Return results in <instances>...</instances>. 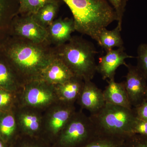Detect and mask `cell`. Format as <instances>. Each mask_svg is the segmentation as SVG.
<instances>
[{
    "label": "cell",
    "instance_id": "13",
    "mask_svg": "<svg viewBox=\"0 0 147 147\" xmlns=\"http://www.w3.org/2000/svg\"><path fill=\"white\" fill-rule=\"evenodd\" d=\"M74 76L63 61L56 55L42 71L39 79L55 86L64 83Z\"/></svg>",
    "mask_w": 147,
    "mask_h": 147
},
{
    "label": "cell",
    "instance_id": "16",
    "mask_svg": "<svg viewBox=\"0 0 147 147\" xmlns=\"http://www.w3.org/2000/svg\"><path fill=\"white\" fill-rule=\"evenodd\" d=\"M19 119L21 134L43 138L42 118L37 113L32 111H24L21 113Z\"/></svg>",
    "mask_w": 147,
    "mask_h": 147
},
{
    "label": "cell",
    "instance_id": "21",
    "mask_svg": "<svg viewBox=\"0 0 147 147\" xmlns=\"http://www.w3.org/2000/svg\"><path fill=\"white\" fill-rule=\"evenodd\" d=\"M16 121L13 115H6L0 120V134L6 140H9L14 136L16 131Z\"/></svg>",
    "mask_w": 147,
    "mask_h": 147
},
{
    "label": "cell",
    "instance_id": "24",
    "mask_svg": "<svg viewBox=\"0 0 147 147\" xmlns=\"http://www.w3.org/2000/svg\"><path fill=\"white\" fill-rule=\"evenodd\" d=\"M136 66L147 79V44L142 43L137 49Z\"/></svg>",
    "mask_w": 147,
    "mask_h": 147
},
{
    "label": "cell",
    "instance_id": "31",
    "mask_svg": "<svg viewBox=\"0 0 147 147\" xmlns=\"http://www.w3.org/2000/svg\"><path fill=\"white\" fill-rule=\"evenodd\" d=\"M145 99H146V100H147V90L146 92V95H145Z\"/></svg>",
    "mask_w": 147,
    "mask_h": 147
},
{
    "label": "cell",
    "instance_id": "1",
    "mask_svg": "<svg viewBox=\"0 0 147 147\" xmlns=\"http://www.w3.org/2000/svg\"><path fill=\"white\" fill-rule=\"evenodd\" d=\"M73 15L75 31L97 41L98 35L114 21L115 11L107 0H62Z\"/></svg>",
    "mask_w": 147,
    "mask_h": 147
},
{
    "label": "cell",
    "instance_id": "10",
    "mask_svg": "<svg viewBox=\"0 0 147 147\" xmlns=\"http://www.w3.org/2000/svg\"><path fill=\"white\" fill-rule=\"evenodd\" d=\"M135 57L127 55L124 47L113 49L106 52V54L99 59L97 65V71L100 74L103 80L115 78L116 71L121 65H127L125 60Z\"/></svg>",
    "mask_w": 147,
    "mask_h": 147
},
{
    "label": "cell",
    "instance_id": "11",
    "mask_svg": "<svg viewBox=\"0 0 147 147\" xmlns=\"http://www.w3.org/2000/svg\"><path fill=\"white\" fill-rule=\"evenodd\" d=\"M77 100L82 108L88 110L90 115L97 113L105 104L103 91L91 80L84 81V86Z\"/></svg>",
    "mask_w": 147,
    "mask_h": 147
},
{
    "label": "cell",
    "instance_id": "30",
    "mask_svg": "<svg viewBox=\"0 0 147 147\" xmlns=\"http://www.w3.org/2000/svg\"><path fill=\"white\" fill-rule=\"evenodd\" d=\"M0 147H5L2 140L1 139H0Z\"/></svg>",
    "mask_w": 147,
    "mask_h": 147
},
{
    "label": "cell",
    "instance_id": "29",
    "mask_svg": "<svg viewBox=\"0 0 147 147\" xmlns=\"http://www.w3.org/2000/svg\"><path fill=\"white\" fill-rule=\"evenodd\" d=\"M12 96L6 91L0 90V108H4L11 102Z\"/></svg>",
    "mask_w": 147,
    "mask_h": 147
},
{
    "label": "cell",
    "instance_id": "23",
    "mask_svg": "<svg viewBox=\"0 0 147 147\" xmlns=\"http://www.w3.org/2000/svg\"><path fill=\"white\" fill-rule=\"evenodd\" d=\"M13 74L6 65L0 62V88L10 89L16 85Z\"/></svg>",
    "mask_w": 147,
    "mask_h": 147
},
{
    "label": "cell",
    "instance_id": "22",
    "mask_svg": "<svg viewBox=\"0 0 147 147\" xmlns=\"http://www.w3.org/2000/svg\"><path fill=\"white\" fill-rule=\"evenodd\" d=\"M15 147H53L52 145L42 137H32L21 134L18 137Z\"/></svg>",
    "mask_w": 147,
    "mask_h": 147
},
{
    "label": "cell",
    "instance_id": "28",
    "mask_svg": "<svg viewBox=\"0 0 147 147\" xmlns=\"http://www.w3.org/2000/svg\"><path fill=\"white\" fill-rule=\"evenodd\" d=\"M137 118L147 121V100L144 99L140 104L133 108Z\"/></svg>",
    "mask_w": 147,
    "mask_h": 147
},
{
    "label": "cell",
    "instance_id": "26",
    "mask_svg": "<svg viewBox=\"0 0 147 147\" xmlns=\"http://www.w3.org/2000/svg\"><path fill=\"white\" fill-rule=\"evenodd\" d=\"M124 147H147V136L130 134L125 138Z\"/></svg>",
    "mask_w": 147,
    "mask_h": 147
},
{
    "label": "cell",
    "instance_id": "15",
    "mask_svg": "<svg viewBox=\"0 0 147 147\" xmlns=\"http://www.w3.org/2000/svg\"><path fill=\"white\" fill-rule=\"evenodd\" d=\"M84 81L74 76L63 84L55 86L58 99L61 102L73 104L82 92Z\"/></svg>",
    "mask_w": 147,
    "mask_h": 147
},
{
    "label": "cell",
    "instance_id": "12",
    "mask_svg": "<svg viewBox=\"0 0 147 147\" xmlns=\"http://www.w3.org/2000/svg\"><path fill=\"white\" fill-rule=\"evenodd\" d=\"M48 42L59 46L68 42L75 31L73 18H59L54 20L47 28Z\"/></svg>",
    "mask_w": 147,
    "mask_h": 147
},
{
    "label": "cell",
    "instance_id": "27",
    "mask_svg": "<svg viewBox=\"0 0 147 147\" xmlns=\"http://www.w3.org/2000/svg\"><path fill=\"white\" fill-rule=\"evenodd\" d=\"M131 134H138L147 136V121L136 117L131 129Z\"/></svg>",
    "mask_w": 147,
    "mask_h": 147
},
{
    "label": "cell",
    "instance_id": "4",
    "mask_svg": "<svg viewBox=\"0 0 147 147\" xmlns=\"http://www.w3.org/2000/svg\"><path fill=\"white\" fill-rule=\"evenodd\" d=\"M90 117L98 134L125 138L131 134V127L136 118L133 108L108 103Z\"/></svg>",
    "mask_w": 147,
    "mask_h": 147
},
{
    "label": "cell",
    "instance_id": "19",
    "mask_svg": "<svg viewBox=\"0 0 147 147\" xmlns=\"http://www.w3.org/2000/svg\"><path fill=\"white\" fill-rule=\"evenodd\" d=\"M125 137L98 134L83 147H124Z\"/></svg>",
    "mask_w": 147,
    "mask_h": 147
},
{
    "label": "cell",
    "instance_id": "25",
    "mask_svg": "<svg viewBox=\"0 0 147 147\" xmlns=\"http://www.w3.org/2000/svg\"><path fill=\"white\" fill-rule=\"evenodd\" d=\"M108 2L114 9L117 15V26L120 29L122 30L123 19L127 0H107Z\"/></svg>",
    "mask_w": 147,
    "mask_h": 147
},
{
    "label": "cell",
    "instance_id": "7",
    "mask_svg": "<svg viewBox=\"0 0 147 147\" xmlns=\"http://www.w3.org/2000/svg\"><path fill=\"white\" fill-rule=\"evenodd\" d=\"M75 112L73 104L61 102L50 113L44 129L43 138L53 144Z\"/></svg>",
    "mask_w": 147,
    "mask_h": 147
},
{
    "label": "cell",
    "instance_id": "17",
    "mask_svg": "<svg viewBox=\"0 0 147 147\" xmlns=\"http://www.w3.org/2000/svg\"><path fill=\"white\" fill-rule=\"evenodd\" d=\"M121 31V30L117 26L110 30L106 28L103 29L99 34L96 42L106 52L115 48L123 47Z\"/></svg>",
    "mask_w": 147,
    "mask_h": 147
},
{
    "label": "cell",
    "instance_id": "9",
    "mask_svg": "<svg viewBox=\"0 0 147 147\" xmlns=\"http://www.w3.org/2000/svg\"><path fill=\"white\" fill-rule=\"evenodd\" d=\"M14 32L19 38L33 43L48 42L47 29L38 24L33 15L18 19L14 25Z\"/></svg>",
    "mask_w": 147,
    "mask_h": 147
},
{
    "label": "cell",
    "instance_id": "3",
    "mask_svg": "<svg viewBox=\"0 0 147 147\" xmlns=\"http://www.w3.org/2000/svg\"><path fill=\"white\" fill-rule=\"evenodd\" d=\"M55 51L74 76L84 81L93 79L97 72L95 56L98 52L92 42L82 37L73 36L68 42L56 46Z\"/></svg>",
    "mask_w": 147,
    "mask_h": 147
},
{
    "label": "cell",
    "instance_id": "2",
    "mask_svg": "<svg viewBox=\"0 0 147 147\" xmlns=\"http://www.w3.org/2000/svg\"><path fill=\"white\" fill-rule=\"evenodd\" d=\"M48 42L37 44L19 39L8 47L7 55L27 82L39 79L43 70L56 57Z\"/></svg>",
    "mask_w": 147,
    "mask_h": 147
},
{
    "label": "cell",
    "instance_id": "20",
    "mask_svg": "<svg viewBox=\"0 0 147 147\" xmlns=\"http://www.w3.org/2000/svg\"><path fill=\"white\" fill-rule=\"evenodd\" d=\"M54 0H19V11L26 15H34L42 7Z\"/></svg>",
    "mask_w": 147,
    "mask_h": 147
},
{
    "label": "cell",
    "instance_id": "8",
    "mask_svg": "<svg viewBox=\"0 0 147 147\" xmlns=\"http://www.w3.org/2000/svg\"><path fill=\"white\" fill-rule=\"evenodd\" d=\"M127 72L124 82L131 106L136 107L145 99L147 79L136 66L127 65Z\"/></svg>",
    "mask_w": 147,
    "mask_h": 147
},
{
    "label": "cell",
    "instance_id": "14",
    "mask_svg": "<svg viewBox=\"0 0 147 147\" xmlns=\"http://www.w3.org/2000/svg\"><path fill=\"white\" fill-rule=\"evenodd\" d=\"M105 103L125 108H132L124 82L117 83L115 78L109 80L108 85L103 91Z\"/></svg>",
    "mask_w": 147,
    "mask_h": 147
},
{
    "label": "cell",
    "instance_id": "18",
    "mask_svg": "<svg viewBox=\"0 0 147 147\" xmlns=\"http://www.w3.org/2000/svg\"><path fill=\"white\" fill-rule=\"evenodd\" d=\"M58 7L57 3L54 0L45 5L33 15L38 24L47 28L55 20Z\"/></svg>",
    "mask_w": 147,
    "mask_h": 147
},
{
    "label": "cell",
    "instance_id": "6",
    "mask_svg": "<svg viewBox=\"0 0 147 147\" xmlns=\"http://www.w3.org/2000/svg\"><path fill=\"white\" fill-rule=\"evenodd\" d=\"M25 104L33 108H42L59 100L55 87L41 79L27 82L24 96Z\"/></svg>",
    "mask_w": 147,
    "mask_h": 147
},
{
    "label": "cell",
    "instance_id": "5",
    "mask_svg": "<svg viewBox=\"0 0 147 147\" xmlns=\"http://www.w3.org/2000/svg\"><path fill=\"white\" fill-rule=\"evenodd\" d=\"M90 117L82 111L75 112L57 138L53 147H83L98 134Z\"/></svg>",
    "mask_w": 147,
    "mask_h": 147
}]
</instances>
